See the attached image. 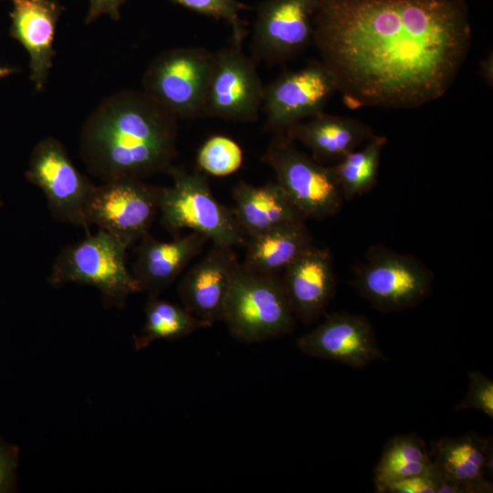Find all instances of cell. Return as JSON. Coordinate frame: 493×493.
<instances>
[{"instance_id": "6da1fadb", "label": "cell", "mask_w": 493, "mask_h": 493, "mask_svg": "<svg viewBox=\"0 0 493 493\" xmlns=\"http://www.w3.org/2000/svg\"><path fill=\"white\" fill-rule=\"evenodd\" d=\"M312 26L320 62L350 107L439 99L471 39L463 0H318Z\"/></svg>"}, {"instance_id": "7a4b0ae2", "label": "cell", "mask_w": 493, "mask_h": 493, "mask_svg": "<svg viewBox=\"0 0 493 493\" xmlns=\"http://www.w3.org/2000/svg\"><path fill=\"white\" fill-rule=\"evenodd\" d=\"M177 120L145 92H118L85 122L82 160L103 183L168 173L177 155Z\"/></svg>"}, {"instance_id": "3957f363", "label": "cell", "mask_w": 493, "mask_h": 493, "mask_svg": "<svg viewBox=\"0 0 493 493\" xmlns=\"http://www.w3.org/2000/svg\"><path fill=\"white\" fill-rule=\"evenodd\" d=\"M168 173L173 184L161 187L158 213L163 226L170 233L189 229L205 236L215 246L246 245V236L233 208L215 198L205 174L174 166Z\"/></svg>"}, {"instance_id": "277c9868", "label": "cell", "mask_w": 493, "mask_h": 493, "mask_svg": "<svg viewBox=\"0 0 493 493\" xmlns=\"http://www.w3.org/2000/svg\"><path fill=\"white\" fill-rule=\"evenodd\" d=\"M129 247L99 230L65 246L56 257L47 277L53 287L67 283L90 285L99 289L107 307L122 308L140 287L126 265Z\"/></svg>"}, {"instance_id": "5b68a950", "label": "cell", "mask_w": 493, "mask_h": 493, "mask_svg": "<svg viewBox=\"0 0 493 493\" xmlns=\"http://www.w3.org/2000/svg\"><path fill=\"white\" fill-rule=\"evenodd\" d=\"M295 320L281 278L240 264L223 309L222 321L231 335L245 342L266 341L290 333Z\"/></svg>"}, {"instance_id": "8992f818", "label": "cell", "mask_w": 493, "mask_h": 493, "mask_svg": "<svg viewBox=\"0 0 493 493\" xmlns=\"http://www.w3.org/2000/svg\"><path fill=\"white\" fill-rule=\"evenodd\" d=\"M433 280L432 271L414 257L374 245L354 268L352 284L374 309L387 313L417 306Z\"/></svg>"}, {"instance_id": "52a82bcc", "label": "cell", "mask_w": 493, "mask_h": 493, "mask_svg": "<svg viewBox=\"0 0 493 493\" xmlns=\"http://www.w3.org/2000/svg\"><path fill=\"white\" fill-rule=\"evenodd\" d=\"M263 161L305 219L327 218L341 210L343 197L332 166L299 151L284 132L274 133Z\"/></svg>"}, {"instance_id": "ba28073f", "label": "cell", "mask_w": 493, "mask_h": 493, "mask_svg": "<svg viewBox=\"0 0 493 493\" xmlns=\"http://www.w3.org/2000/svg\"><path fill=\"white\" fill-rule=\"evenodd\" d=\"M215 54L203 47H180L159 55L143 76L148 96L178 119L203 117Z\"/></svg>"}, {"instance_id": "9c48e42d", "label": "cell", "mask_w": 493, "mask_h": 493, "mask_svg": "<svg viewBox=\"0 0 493 493\" xmlns=\"http://www.w3.org/2000/svg\"><path fill=\"white\" fill-rule=\"evenodd\" d=\"M26 177L43 191L56 220L89 234L86 209L95 185L75 167L61 142L41 140L32 151Z\"/></svg>"}, {"instance_id": "30bf717a", "label": "cell", "mask_w": 493, "mask_h": 493, "mask_svg": "<svg viewBox=\"0 0 493 493\" xmlns=\"http://www.w3.org/2000/svg\"><path fill=\"white\" fill-rule=\"evenodd\" d=\"M160 189L134 178L95 185L86 209L88 223L130 247L149 233L159 211Z\"/></svg>"}, {"instance_id": "8fae6325", "label": "cell", "mask_w": 493, "mask_h": 493, "mask_svg": "<svg viewBox=\"0 0 493 493\" xmlns=\"http://www.w3.org/2000/svg\"><path fill=\"white\" fill-rule=\"evenodd\" d=\"M265 87L242 43L232 41L215 54L203 117L253 122L258 118Z\"/></svg>"}, {"instance_id": "7c38bea8", "label": "cell", "mask_w": 493, "mask_h": 493, "mask_svg": "<svg viewBox=\"0 0 493 493\" xmlns=\"http://www.w3.org/2000/svg\"><path fill=\"white\" fill-rule=\"evenodd\" d=\"M335 91V79L320 61L278 76L264 90L266 129L285 132L291 125L323 111Z\"/></svg>"}, {"instance_id": "4fadbf2b", "label": "cell", "mask_w": 493, "mask_h": 493, "mask_svg": "<svg viewBox=\"0 0 493 493\" xmlns=\"http://www.w3.org/2000/svg\"><path fill=\"white\" fill-rule=\"evenodd\" d=\"M318 0H265L253 26V57L282 63L296 57L312 41V17Z\"/></svg>"}, {"instance_id": "5bb4252c", "label": "cell", "mask_w": 493, "mask_h": 493, "mask_svg": "<svg viewBox=\"0 0 493 493\" xmlns=\"http://www.w3.org/2000/svg\"><path fill=\"white\" fill-rule=\"evenodd\" d=\"M297 346L306 355L352 368L383 358L368 319L348 312L326 314L322 322L297 340Z\"/></svg>"}, {"instance_id": "9a60e30c", "label": "cell", "mask_w": 493, "mask_h": 493, "mask_svg": "<svg viewBox=\"0 0 493 493\" xmlns=\"http://www.w3.org/2000/svg\"><path fill=\"white\" fill-rule=\"evenodd\" d=\"M239 265L232 247L214 245L181 279L177 291L182 305L210 326L222 321L227 292Z\"/></svg>"}, {"instance_id": "2e32d148", "label": "cell", "mask_w": 493, "mask_h": 493, "mask_svg": "<svg viewBox=\"0 0 493 493\" xmlns=\"http://www.w3.org/2000/svg\"><path fill=\"white\" fill-rule=\"evenodd\" d=\"M281 282L295 319L313 323L325 312L335 291L330 252L311 246L284 269Z\"/></svg>"}, {"instance_id": "e0dca14e", "label": "cell", "mask_w": 493, "mask_h": 493, "mask_svg": "<svg viewBox=\"0 0 493 493\" xmlns=\"http://www.w3.org/2000/svg\"><path fill=\"white\" fill-rule=\"evenodd\" d=\"M10 36L29 55L30 79L37 90L47 83L56 51L53 47L57 22L63 7L55 0H9Z\"/></svg>"}, {"instance_id": "ac0fdd59", "label": "cell", "mask_w": 493, "mask_h": 493, "mask_svg": "<svg viewBox=\"0 0 493 493\" xmlns=\"http://www.w3.org/2000/svg\"><path fill=\"white\" fill-rule=\"evenodd\" d=\"M208 239L195 232L163 242L149 233L137 247L131 272L141 291L158 297L203 249Z\"/></svg>"}, {"instance_id": "d6986e66", "label": "cell", "mask_w": 493, "mask_h": 493, "mask_svg": "<svg viewBox=\"0 0 493 493\" xmlns=\"http://www.w3.org/2000/svg\"><path fill=\"white\" fill-rule=\"evenodd\" d=\"M435 467L461 493H489L492 484L485 477L492 474V440L475 433L443 437L433 446Z\"/></svg>"}, {"instance_id": "ffe728a7", "label": "cell", "mask_w": 493, "mask_h": 493, "mask_svg": "<svg viewBox=\"0 0 493 493\" xmlns=\"http://www.w3.org/2000/svg\"><path fill=\"white\" fill-rule=\"evenodd\" d=\"M284 133L308 148L318 163L338 162L375 135L358 120L323 111L291 125Z\"/></svg>"}, {"instance_id": "44dd1931", "label": "cell", "mask_w": 493, "mask_h": 493, "mask_svg": "<svg viewBox=\"0 0 493 493\" xmlns=\"http://www.w3.org/2000/svg\"><path fill=\"white\" fill-rule=\"evenodd\" d=\"M235 216L247 237L305 218L277 182L253 185L238 181L232 189Z\"/></svg>"}, {"instance_id": "7402d4cb", "label": "cell", "mask_w": 493, "mask_h": 493, "mask_svg": "<svg viewBox=\"0 0 493 493\" xmlns=\"http://www.w3.org/2000/svg\"><path fill=\"white\" fill-rule=\"evenodd\" d=\"M313 245L304 221L284 223L247 237L242 266L251 271L276 275Z\"/></svg>"}, {"instance_id": "603a6c76", "label": "cell", "mask_w": 493, "mask_h": 493, "mask_svg": "<svg viewBox=\"0 0 493 493\" xmlns=\"http://www.w3.org/2000/svg\"><path fill=\"white\" fill-rule=\"evenodd\" d=\"M434 463L425 442L416 434L392 437L385 445L373 470L376 492L389 484L428 471Z\"/></svg>"}, {"instance_id": "cb8c5ba5", "label": "cell", "mask_w": 493, "mask_h": 493, "mask_svg": "<svg viewBox=\"0 0 493 493\" xmlns=\"http://www.w3.org/2000/svg\"><path fill=\"white\" fill-rule=\"evenodd\" d=\"M211 327L190 313L183 305L148 297L145 322L140 334L133 337L137 351L145 349L157 340H177L197 330Z\"/></svg>"}, {"instance_id": "d4e9b609", "label": "cell", "mask_w": 493, "mask_h": 493, "mask_svg": "<svg viewBox=\"0 0 493 493\" xmlns=\"http://www.w3.org/2000/svg\"><path fill=\"white\" fill-rule=\"evenodd\" d=\"M386 142V137L374 135L363 148L348 153L332 166L343 199L351 200L372 189Z\"/></svg>"}, {"instance_id": "484cf974", "label": "cell", "mask_w": 493, "mask_h": 493, "mask_svg": "<svg viewBox=\"0 0 493 493\" xmlns=\"http://www.w3.org/2000/svg\"><path fill=\"white\" fill-rule=\"evenodd\" d=\"M243 161L240 146L231 138L214 135L208 138L197 152L200 170L214 176H226L237 171Z\"/></svg>"}, {"instance_id": "4316f807", "label": "cell", "mask_w": 493, "mask_h": 493, "mask_svg": "<svg viewBox=\"0 0 493 493\" xmlns=\"http://www.w3.org/2000/svg\"><path fill=\"white\" fill-rule=\"evenodd\" d=\"M196 13L226 21L231 27L233 40L243 42L245 28L239 12L246 6L236 0H171Z\"/></svg>"}, {"instance_id": "83f0119b", "label": "cell", "mask_w": 493, "mask_h": 493, "mask_svg": "<svg viewBox=\"0 0 493 493\" xmlns=\"http://www.w3.org/2000/svg\"><path fill=\"white\" fill-rule=\"evenodd\" d=\"M475 409L493 418V382L478 371L468 373V388L454 411Z\"/></svg>"}, {"instance_id": "f1b7e54d", "label": "cell", "mask_w": 493, "mask_h": 493, "mask_svg": "<svg viewBox=\"0 0 493 493\" xmlns=\"http://www.w3.org/2000/svg\"><path fill=\"white\" fill-rule=\"evenodd\" d=\"M444 477L435 465L425 473L387 485L382 493H439Z\"/></svg>"}, {"instance_id": "f546056e", "label": "cell", "mask_w": 493, "mask_h": 493, "mask_svg": "<svg viewBox=\"0 0 493 493\" xmlns=\"http://www.w3.org/2000/svg\"><path fill=\"white\" fill-rule=\"evenodd\" d=\"M18 448L0 438V493H9L16 489Z\"/></svg>"}, {"instance_id": "4dcf8cb0", "label": "cell", "mask_w": 493, "mask_h": 493, "mask_svg": "<svg viewBox=\"0 0 493 493\" xmlns=\"http://www.w3.org/2000/svg\"><path fill=\"white\" fill-rule=\"evenodd\" d=\"M126 0H89V8L86 23H91L103 14H108L112 19L120 18V7Z\"/></svg>"}, {"instance_id": "1f68e13d", "label": "cell", "mask_w": 493, "mask_h": 493, "mask_svg": "<svg viewBox=\"0 0 493 493\" xmlns=\"http://www.w3.org/2000/svg\"><path fill=\"white\" fill-rule=\"evenodd\" d=\"M480 72L484 80L488 85L493 84V56L492 53L488 54L480 62Z\"/></svg>"}, {"instance_id": "d6a6232c", "label": "cell", "mask_w": 493, "mask_h": 493, "mask_svg": "<svg viewBox=\"0 0 493 493\" xmlns=\"http://www.w3.org/2000/svg\"><path fill=\"white\" fill-rule=\"evenodd\" d=\"M16 68H9V67H0V79L5 78L14 71H16Z\"/></svg>"}, {"instance_id": "836d02e7", "label": "cell", "mask_w": 493, "mask_h": 493, "mask_svg": "<svg viewBox=\"0 0 493 493\" xmlns=\"http://www.w3.org/2000/svg\"><path fill=\"white\" fill-rule=\"evenodd\" d=\"M4 205V202L3 200L1 199V196H0V207Z\"/></svg>"}]
</instances>
